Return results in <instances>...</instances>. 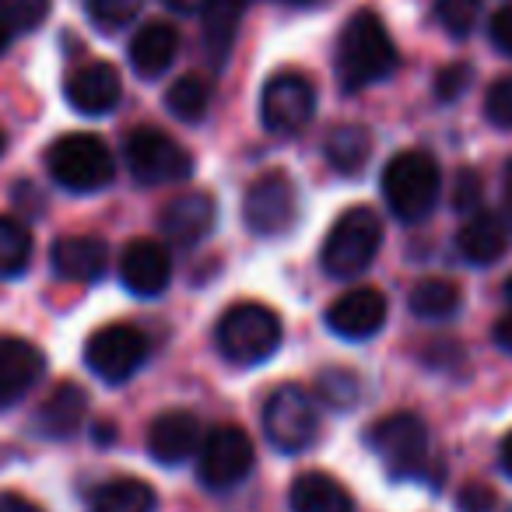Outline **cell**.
<instances>
[{
    "mask_svg": "<svg viewBox=\"0 0 512 512\" xmlns=\"http://www.w3.org/2000/svg\"><path fill=\"white\" fill-rule=\"evenodd\" d=\"M334 64L344 92H362V88L379 85L397 71V46H393L390 32L376 11H358L348 18L341 39H337Z\"/></svg>",
    "mask_w": 512,
    "mask_h": 512,
    "instance_id": "cell-1",
    "label": "cell"
},
{
    "mask_svg": "<svg viewBox=\"0 0 512 512\" xmlns=\"http://www.w3.org/2000/svg\"><path fill=\"white\" fill-rule=\"evenodd\" d=\"M505 302H509V306H512V278L505 281Z\"/></svg>",
    "mask_w": 512,
    "mask_h": 512,
    "instance_id": "cell-45",
    "label": "cell"
},
{
    "mask_svg": "<svg viewBox=\"0 0 512 512\" xmlns=\"http://www.w3.org/2000/svg\"><path fill=\"white\" fill-rule=\"evenodd\" d=\"M498 463H502V470L512 477V432L502 439V446H498Z\"/></svg>",
    "mask_w": 512,
    "mask_h": 512,
    "instance_id": "cell-42",
    "label": "cell"
},
{
    "mask_svg": "<svg viewBox=\"0 0 512 512\" xmlns=\"http://www.w3.org/2000/svg\"><path fill=\"white\" fill-rule=\"evenodd\" d=\"M495 491L488 488V484L481 481H470L460 488V495H456V509L460 512H491L495 509Z\"/></svg>",
    "mask_w": 512,
    "mask_h": 512,
    "instance_id": "cell-36",
    "label": "cell"
},
{
    "mask_svg": "<svg viewBox=\"0 0 512 512\" xmlns=\"http://www.w3.org/2000/svg\"><path fill=\"white\" fill-rule=\"evenodd\" d=\"M50 267L60 281L92 285L106 274L109 249L99 235H60L50 249Z\"/></svg>",
    "mask_w": 512,
    "mask_h": 512,
    "instance_id": "cell-19",
    "label": "cell"
},
{
    "mask_svg": "<svg viewBox=\"0 0 512 512\" xmlns=\"http://www.w3.org/2000/svg\"><path fill=\"white\" fill-rule=\"evenodd\" d=\"M151 355V341L134 323H109L99 327L85 344V365L102 383H127L144 369Z\"/></svg>",
    "mask_w": 512,
    "mask_h": 512,
    "instance_id": "cell-8",
    "label": "cell"
},
{
    "mask_svg": "<svg viewBox=\"0 0 512 512\" xmlns=\"http://www.w3.org/2000/svg\"><path fill=\"white\" fill-rule=\"evenodd\" d=\"M358 393H362V386H358L355 372H348V369H327L320 376V397L327 400L330 407H341V411H348V407L358 400Z\"/></svg>",
    "mask_w": 512,
    "mask_h": 512,
    "instance_id": "cell-33",
    "label": "cell"
},
{
    "mask_svg": "<svg viewBox=\"0 0 512 512\" xmlns=\"http://www.w3.org/2000/svg\"><path fill=\"white\" fill-rule=\"evenodd\" d=\"M505 228L495 214H474L470 221H463L460 235H456V246L460 256L474 267H488L495 264L498 256L505 253Z\"/></svg>",
    "mask_w": 512,
    "mask_h": 512,
    "instance_id": "cell-24",
    "label": "cell"
},
{
    "mask_svg": "<svg viewBox=\"0 0 512 512\" xmlns=\"http://www.w3.org/2000/svg\"><path fill=\"white\" fill-rule=\"evenodd\" d=\"M46 169L53 183L71 193H95L113 183L116 165L106 141L95 134H64L46 151Z\"/></svg>",
    "mask_w": 512,
    "mask_h": 512,
    "instance_id": "cell-5",
    "label": "cell"
},
{
    "mask_svg": "<svg viewBox=\"0 0 512 512\" xmlns=\"http://www.w3.org/2000/svg\"><path fill=\"white\" fill-rule=\"evenodd\" d=\"M386 323V295L379 288H351L341 299L330 302L327 327L344 341H369Z\"/></svg>",
    "mask_w": 512,
    "mask_h": 512,
    "instance_id": "cell-14",
    "label": "cell"
},
{
    "mask_svg": "<svg viewBox=\"0 0 512 512\" xmlns=\"http://www.w3.org/2000/svg\"><path fill=\"white\" fill-rule=\"evenodd\" d=\"M477 200H481V179H477V172L463 169L453 186V207L456 211H474Z\"/></svg>",
    "mask_w": 512,
    "mask_h": 512,
    "instance_id": "cell-37",
    "label": "cell"
},
{
    "mask_svg": "<svg viewBox=\"0 0 512 512\" xmlns=\"http://www.w3.org/2000/svg\"><path fill=\"white\" fill-rule=\"evenodd\" d=\"M155 505V488L137 477H113L88 495V512H155Z\"/></svg>",
    "mask_w": 512,
    "mask_h": 512,
    "instance_id": "cell-26",
    "label": "cell"
},
{
    "mask_svg": "<svg viewBox=\"0 0 512 512\" xmlns=\"http://www.w3.org/2000/svg\"><path fill=\"white\" fill-rule=\"evenodd\" d=\"M299 214V193L288 172H264L256 176L242 200V218L256 235H285Z\"/></svg>",
    "mask_w": 512,
    "mask_h": 512,
    "instance_id": "cell-12",
    "label": "cell"
},
{
    "mask_svg": "<svg viewBox=\"0 0 512 512\" xmlns=\"http://www.w3.org/2000/svg\"><path fill=\"white\" fill-rule=\"evenodd\" d=\"M4 144H8V141H4V134H0V155H4Z\"/></svg>",
    "mask_w": 512,
    "mask_h": 512,
    "instance_id": "cell-46",
    "label": "cell"
},
{
    "mask_svg": "<svg viewBox=\"0 0 512 512\" xmlns=\"http://www.w3.org/2000/svg\"><path fill=\"white\" fill-rule=\"evenodd\" d=\"M484 116H488L491 127L512 130V74L498 78L488 88V95H484Z\"/></svg>",
    "mask_w": 512,
    "mask_h": 512,
    "instance_id": "cell-34",
    "label": "cell"
},
{
    "mask_svg": "<svg viewBox=\"0 0 512 512\" xmlns=\"http://www.w3.org/2000/svg\"><path fill=\"white\" fill-rule=\"evenodd\" d=\"M383 246V221L369 207H351L334 221L320 249V267L327 278L351 281L362 278Z\"/></svg>",
    "mask_w": 512,
    "mask_h": 512,
    "instance_id": "cell-3",
    "label": "cell"
},
{
    "mask_svg": "<svg viewBox=\"0 0 512 512\" xmlns=\"http://www.w3.org/2000/svg\"><path fill=\"white\" fill-rule=\"evenodd\" d=\"M495 344L502 351H512V313L495 323Z\"/></svg>",
    "mask_w": 512,
    "mask_h": 512,
    "instance_id": "cell-41",
    "label": "cell"
},
{
    "mask_svg": "<svg viewBox=\"0 0 512 512\" xmlns=\"http://www.w3.org/2000/svg\"><path fill=\"white\" fill-rule=\"evenodd\" d=\"M46 376V355L25 337H0V411L15 407Z\"/></svg>",
    "mask_w": 512,
    "mask_h": 512,
    "instance_id": "cell-17",
    "label": "cell"
},
{
    "mask_svg": "<svg viewBox=\"0 0 512 512\" xmlns=\"http://www.w3.org/2000/svg\"><path fill=\"white\" fill-rule=\"evenodd\" d=\"M179 53V32L169 22H148L137 29L130 39V67L141 74L144 81H155L176 64Z\"/></svg>",
    "mask_w": 512,
    "mask_h": 512,
    "instance_id": "cell-20",
    "label": "cell"
},
{
    "mask_svg": "<svg viewBox=\"0 0 512 512\" xmlns=\"http://www.w3.org/2000/svg\"><path fill=\"white\" fill-rule=\"evenodd\" d=\"M288 4H295V8H320L327 0H288Z\"/></svg>",
    "mask_w": 512,
    "mask_h": 512,
    "instance_id": "cell-44",
    "label": "cell"
},
{
    "mask_svg": "<svg viewBox=\"0 0 512 512\" xmlns=\"http://www.w3.org/2000/svg\"><path fill=\"white\" fill-rule=\"evenodd\" d=\"M316 116V85L302 71H278L267 78L260 95V120L271 134L292 137Z\"/></svg>",
    "mask_w": 512,
    "mask_h": 512,
    "instance_id": "cell-10",
    "label": "cell"
},
{
    "mask_svg": "<svg viewBox=\"0 0 512 512\" xmlns=\"http://www.w3.org/2000/svg\"><path fill=\"white\" fill-rule=\"evenodd\" d=\"M50 15V0H0V22L11 32H32Z\"/></svg>",
    "mask_w": 512,
    "mask_h": 512,
    "instance_id": "cell-32",
    "label": "cell"
},
{
    "mask_svg": "<svg viewBox=\"0 0 512 512\" xmlns=\"http://www.w3.org/2000/svg\"><path fill=\"white\" fill-rule=\"evenodd\" d=\"M253 460V439L239 425H218L200 442L197 477L207 491H228L253 470Z\"/></svg>",
    "mask_w": 512,
    "mask_h": 512,
    "instance_id": "cell-11",
    "label": "cell"
},
{
    "mask_svg": "<svg viewBox=\"0 0 512 512\" xmlns=\"http://www.w3.org/2000/svg\"><path fill=\"white\" fill-rule=\"evenodd\" d=\"M0 512H43V505L18 495V491H0Z\"/></svg>",
    "mask_w": 512,
    "mask_h": 512,
    "instance_id": "cell-39",
    "label": "cell"
},
{
    "mask_svg": "<svg viewBox=\"0 0 512 512\" xmlns=\"http://www.w3.org/2000/svg\"><path fill=\"white\" fill-rule=\"evenodd\" d=\"M481 18V0H435V22L453 39H467Z\"/></svg>",
    "mask_w": 512,
    "mask_h": 512,
    "instance_id": "cell-30",
    "label": "cell"
},
{
    "mask_svg": "<svg viewBox=\"0 0 512 512\" xmlns=\"http://www.w3.org/2000/svg\"><path fill=\"white\" fill-rule=\"evenodd\" d=\"M214 341L232 365H264L281 348V320L260 302H235L218 320Z\"/></svg>",
    "mask_w": 512,
    "mask_h": 512,
    "instance_id": "cell-4",
    "label": "cell"
},
{
    "mask_svg": "<svg viewBox=\"0 0 512 512\" xmlns=\"http://www.w3.org/2000/svg\"><path fill=\"white\" fill-rule=\"evenodd\" d=\"M214 218H218V207H214L211 193H179L165 204L162 218V235L179 249H193L214 232Z\"/></svg>",
    "mask_w": 512,
    "mask_h": 512,
    "instance_id": "cell-15",
    "label": "cell"
},
{
    "mask_svg": "<svg viewBox=\"0 0 512 512\" xmlns=\"http://www.w3.org/2000/svg\"><path fill=\"white\" fill-rule=\"evenodd\" d=\"M442 193V172L428 151H400L383 169V200L390 214L404 225H418L435 211Z\"/></svg>",
    "mask_w": 512,
    "mask_h": 512,
    "instance_id": "cell-2",
    "label": "cell"
},
{
    "mask_svg": "<svg viewBox=\"0 0 512 512\" xmlns=\"http://www.w3.org/2000/svg\"><path fill=\"white\" fill-rule=\"evenodd\" d=\"M242 11H246V0H211V8L204 11V57L214 71L228 64Z\"/></svg>",
    "mask_w": 512,
    "mask_h": 512,
    "instance_id": "cell-23",
    "label": "cell"
},
{
    "mask_svg": "<svg viewBox=\"0 0 512 512\" xmlns=\"http://www.w3.org/2000/svg\"><path fill=\"white\" fill-rule=\"evenodd\" d=\"M88 18L99 25L102 32H120L137 22L144 0H85Z\"/></svg>",
    "mask_w": 512,
    "mask_h": 512,
    "instance_id": "cell-31",
    "label": "cell"
},
{
    "mask_svg": "<svg viewBox=\"0 0 512 512\" xmlns=\"http://www.w3.org/2000/svg\"><path fill=\"white\" fill-rule=\"evenodd\" d=\"M470 81H474L470 64H449V67H442L439 78H435V95H439L442 102H456L470 88Z\"/></svg>",
    "mask_w": 512,
    "mask_h": 512,
    "instance_id": "cell-35",
    "label": "cell"
},
{
    "mask_svg": "<svg viewBox=\"0 0 512 512\" xmlns=\"http://www.w3.org/2000/svg\"><path fill=\"white\" fill-rule=\"evenodd\" d=\"M176 15H204L211 8V0H165Z\"/></svg>",
    "mask_w": 512,
    "mask_h": 512,
    "instance_id": "cell-40",
    "label": "cell"
},
{
    "mask_svg": "<svg viewBox=\"0 0 512 512\" xmlns=\"http://www.w3.org/2000/svg\"><path fill=\"white\" fill-rule=\"evenodd\" d=\"M32 264V232L25 221L0 214V281L18 278Z\"/></svg>",
    "mask_w": 512,
    "mask_h": 512,
    "instance_id": "cell-28",
    "label": "cell"
},
{
    "mask_svg": "<svg viewBox=\"0 0 512 512\" xmlns=\"http://www.w3.org/2000/svg\"><path fill=\"white\" fill-rule=\"evenodd\" d=\"M369 449L383 460L386 474L397 481H411L428 467V428L411 411L386 414L369 428Z\"/></svg>",
    "mask_w": 512,
    "mask_h": 512,
    "instance_id": "cell-7",
    "label": "cell"
},
{
    "mask_svg": "<svg viewBox=\"0 0 512 512\" xmlns=\"http://www.w3.org/2000/svg\"><path fill=\"white\" fill-rule=\"evenodd\" d=\"M88 414V393L78 383H60L50 397L39 404L36 428L46 439H67L81 428Z\"/></svg>",
    "mask_w": 512,
    "mask_h": 512,
    "instance_id": "cell-21",
    "label": "cell"
},
{
    "mask_svg": "<svg viewBox=\"0 0 512 512\" xmlns=\"http://www.w3.org/2000/svg\"><path fill=\"white\" fill-rule=\"evenodd\" d=\"M407 306H411V313L418 320H432V323L453 320L460 313V288L446 278H425L411 288Z\"/></svg>",
    "mask_w": 512,
    "mask_h": 512,
    "instance_id": "cell-27",
    "label": "cell"
},
{
    "mask_svg": "<svg viewBox=\"0 0 512 512\" xmlns=\"http://www.w3.org/2000/svg\"><path fill=\"white\" fill-rule=\"evenodd\" d=\"M200 418L193 411H165L148 425V453L162 467H179L200 453Z\"/></svg>",
    "mask_w": 512,
    "mask_h": 512,
    "instance_id": "cell-18",
    "label": "cell"
},
{
    "mask_svg": "<svg viewBox=\"0 0 512 512\" xmlns=\"http://www.w3.org/2000/svg\"><path fill=\"white\" fill-rule=\"evenodd\" d=\"M120 281L127 292L155 299L169 288L172 281V256L162 242L155 239H134L120 256Z\"/></svg>",
    "mask_w": 512,
    "mask_h": 512,
    "instance_id": "cell-16",
    "label": "cell"
},
{
    "mask_svg": "<svg viewBox=\"0 0 512 512\" xmlns=\"http://www.w3.org/2000/svg\"><path fill=\"white\" fill-rule=\"evenodd\" d=\"M292 512H355V498L348 495L341 481H334L323 470H309L292 481L288 491Z\"/></svg>",
    "mask_w": 512,
    "mask_h": 512,
    "instance_id": "cell-22",
    "label": "cell"
},
{
    "mask_svg": "<svg viewBox=\"0 0 512 512\" xmlns=\"http://www.w3.org/2000/svg\"><path fill=\"white\" fill-rule=\"evenodd\" d=\"M264 435L281 453H302L320 435L316 400L302 386H278L264 404Z\"/></svg>",
    "mask_w": 512,
    "mask_h": 512,
    "instance_id": "cell-9",
    "label": "cell"
},
{
    "mask_svg": "<svg viewBox=\"0 0 512 512\" xmlns=\"http://www.w3.org/2000/svg\"><path fill=\"white\" fill-rule=\"evenodd\" d=\"M11 39H15V32H11V29H8V25L0 22V53L8 50V46H11Z\"/></svg>",
    "mask_w": 512,
    "mask_h": 512,
    "instance_id": "cell-43",
    "label": "cell"
},
{
    "mask_svg": "<svg viewBox=\"0 0 512 512\" xmlns=\"http://www.w3.org/2000/svg\"><path fill=\"white\" fill-rule=\"evenodd\" d=\"M64 99L74 113L81 116H106L120 106L123 99V81L120 71L106 60H92V64H81L78 71L67 74Z\"/></svg>",
    "mask_w": 512,
    "mask_h": 512,
    "instance_id": "cell-13",
    "label": "cell"
},
{
    "mask_svg": "<svg viewBox=\"0 0 512 512\" xmlns=\"http://www.w3.org/2000/svg\"><path fill=\"white\" fill-rule=\"evenodd\" d=\"M165 106H169V113L176 116V120L200 123L207 116V109H211V88H207V81L197 78V74H183V78L172 81L169 92H165Z\"/></svg>",
    "mask_w": 512,
    "mask_h": 512,
    "instance_id": "cell-29",
    "label": "cell"
},
{
    "mask_svg": "<svg viewBox=\"0 0 512 512\" xmlns=\"http://www.w3.org/2000/svg\"><path fill=\"white\" fill-rule=\"evenodd\" d=\"M130 176L144 186H169L193 176V155L162 127H137L123 141Z\"/></svg>",
    "mask_w": 512,
    "mask_h": 512,
    "instance_id": "cell-6",
    "label": "cell"
},
{
    "mask_svg": "<svg viewBox=\"0 0 512 512\" xmlns=\"http://www.w3.org/2000/svg\"><path fill=\"white\" fill-rule=\"evenodd\" d=\"M488 36H491V46H495L502 57H512V8H502L491 15Z\"/></svg>",
    "mask_w": 512,
    "mask_h": 512,
    "instance_id": "cell-38",
    "label": "cell"
},
{
    "mask_svg": "<svg viewBox=\"0 0 512 512\" xmlns=\"http://www.w3.org/2000/svg\"><path fill=\"white\" fill-rule=\"evenodd\" d=\"M323 155L337 176H358L372 155V134L358 123H341L327 134Z\"/></svg>",
    "mask_w": 512,
    "mask_h": 512,
    "instance_id": "cell-25",
    "label": "cell"
}]
</instances>
